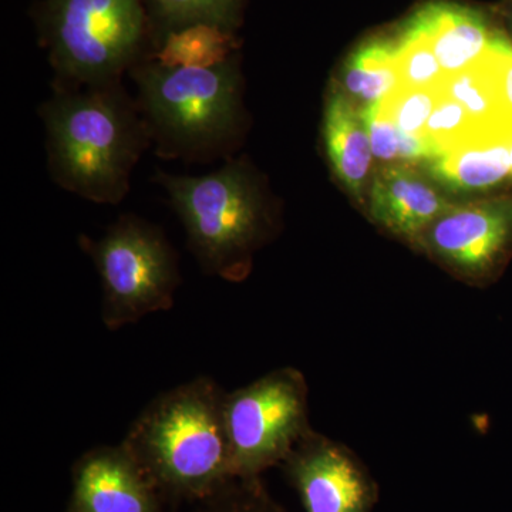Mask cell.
<instances>
[{"instance_id": "8", "label": "cell", "mask_w": 512, "mask_h": 512, "mask_svg": "<svg viewBox=\"0 0 512 512\" xmlns=\"http://www.w3.org/2000/svg\"><path fill=\"white\" fill-rule=\"evenodd\" d=\"M305 512H373L377 485L345 444L311 430L284 463Z\"/></svg>"}, {"instance_id": "2", "label": "cell", "mask_w": 512, "mask_h": 512, "mask_svg": "<svg viewBox=\"0 0 512 512\" xmlns=\"http://www.w3.org/2000/svg\"><path fill=\"white\" fill-rule=\"evenodd\" d=\"M53 180L96 204H119L150 144L146 121L120 83L56 90L42 107Z\"/></svg>"}, {"instance_id": "1", "label": "cell", "mask_w": 512, "mask_h": 512, "mask_svg": "<svg viewBox=\"0 0 512 512\" xmlns=\"http://www.w3.org/2000/svg\"><path fill=\"white\" fill-rule=\"evenodd\" d=\"M225 394L210 377L161 393L121 441L171 507L200 503L234 476Z\"/></svg>"}, {"instance_id": "14", "label": "cell", "mask_w": 512, "mask_h": 512, "mask_svg": "<svg viewBox=\"0 0 512 512\" xmlns=\"http://www.w3.org/2000/svg\"><path fill=\"white\" fill-rule=\"evenodd\" d=\"M510 134L468 138L429 161L430 173L454 191L490 190L511 174Z\"/></svg>"}, {"instance_id": "25", "label": "cell", "mask_w": 512, "mask_h": 512, "mask_svg": "<svg viewBox=\"0 0 512 512\" xmlns=\"http://www.w3.org/2000/svg\"><path fill=\"white\" fill-rule=\"evenodd\" d=\"M510 158H511V175H512V141L510 146Z\"/></svg>"}, {"instance_id": "18", "label": "cell", "mask_w": 512, "mask_h": 512, "mask_svg": "<svg viewBox=\"0 0 512 512\" xmlns=\"http://www.w3.org/2000/svg\"><path fill=\"white\" fill-rule=\"evenodd\" d=\"M235 46L234 33L217 26L192 25L165 36L154 59L168 67H212L231 59Z\"/></svg>"}, {"instance_id": "17", "label": "cell", "mask_w": 512, "mask_h": 512, "mask_svg": "<svg viewBox=\"0 0 512 512\" xmlns=\"http://www.w3.org/2000/svg\"><path fill=\"white\" fill-rule=\"evenodd\" d=\"M242 0H148L150 36L156 49L165 36L192 25H211L234 33Z\"/></svg>"}, {"instance_id": "16", "label": "cell", "mask_w": 512, "mask_h": 512, "mask_svg": "<svg viewBox=\"0 0 512 512\" xmlns=\"http://www.w3.org/2000/svg\"><path fill=\"white\" fill-rule=\"evenodd\" d=\"M342 79L346 92L363 107L380 103L400 86L396 43L376 39L357 47L343 67Z\"/></svg>"}, {"instance_id": "4", "label": "cell", "mask_w": 512, "mask_h": 512, "mask_svg": "<svg viewBox=\"0 0 512 512\" xmlns=\"http://www.w3.org/2000/svg\"><path fill=\"white\" fill-rule=\"evenodd\" d=\"M156 181L168 192L202 271L244 281L265 231L264 207L247 167L235 161L200 177L158 173Z\"/></svg>"}, {"instance_id": "19", "label": "cell", "mask_w": 512, "mask_h": 512, "mask_svg": "<svg viewBox=\"0 0 512 512\" xmlns=\"http://www.w3.org/2000/svg\"><path fill=\"white\" fill-rule=\"evenodd\" d=\"M373 157L383 163L416 164L433 160L436 148L423 137L403 133L383 113L380 103L362 107Z\"/></svg>"}, {"instance_id": "24", "label": "cell", "mask_w": 512, "mask_h": 512, "mask_svg": "<svg viewBox=\"0 0 512 512\" xmlns=\"http://www.w3.org/2000/svg\"><path fill=\"white\" fill-rule=\"evenodd\" d=\"M485 56L493 70L501 99L512 123V45L504 37L494 36Z\"/></svg>"}, {"instance_id": "7", "label": "cell", "mask_w": 512, "mask_h": 512, "mask_svg": "<svg viewBox=\"0 0 512 512\" xmlns=\"http://www.w3.org/2000/svg\"><path fill=\"white\" fill-rule=\"evenodd\" d=\"M308 399L305 376L289 366L225 394V427L235 477H261L269 468L282 466L312 430Z\"/></svg>"}, {"instance_id": "9", "label": "cell", "mask_w": 512, "mask_h": 512, "mask_svg": "<svg viewBox=\"0 0 512 512\" xmlns=\"http://www.w3.org/2000/svg\"><path fill=\"white\" fill-rule=\"evenodd\" d=\"M414 245L458 274L484 278L510 251L512 201L453 204Z\"/></svg>"}, {"instance_id": "11", "label": "cell", "mask_w": 512, "mask_h": 512, "mask_svg": "<svg viewBox=\"0 0 512 512\" xmlns=\"http://www.w3.org/2000/svg\"><path fill=\"white\" fill-rule=\"evenodd\" d=\"M451 205L453 202L404 164L380 168L370 187L372 220L413 245Z\"/></svg>"}, {"instance_id": "22", "label": "cell", "mask_w": 512, "mask_h": 512, "mask_svg": "<svg viewBox=\"0 0 512 512\" xmlns=\"http://www.w3.org/2000/svg\"><path fill=\"white\" fill-rule=\"evenodd\" d=\"M190 512H285L262 484L261 477L232 478L221 490L192 505Z\"/></svg>"}, {"instance_id": "10", "label": "cell", "mask_w": 512, "mask_h": 512, "mask_svg": "<svg viewBox=\"0 0 512 512\" xmlns=\"http://www.w3.org/2000/svg\"><path fill=\"white\" fill-rule=\"evenodd\" d=\"M66 512H178L123 444L86 451L74 463Z\"/></svg>"}, {"instance_id": "23", "label": "cell", "mask_w": 512, "mask_h": 512, "mask_svg": "<svg viewBox=\"0 0 512 512\" xmlns=\"http://www.w3.org/2000/svg\"><path fill=\"white\" fill-rule=\"evenodd\" d=\"M478 136H491V134H481L468 117L464 107L458 101L448 97L441 89L439 103L431 113L424 131V138L436 148L437 154H440L448 148L458 146L468 138Z\"/></svg>"}, {"instance_id": "21", "label": "cell", "mask_w": 512, "mask_h": 512, "mask_svg": "<svg viewBox=\"0 0 512 512\" xmlns=\"http://www.w3.org/2000/svg\"><path fill=\"white\" fill-rule=\"evenodd\" d=\"M440 97L441 86L427 89L399 86L380 101V107L387 119L403 133L424 138L427 123Z\"/></svg>"}, {"instance_id": "13", "label": "cell", "mask_w": 512, "mask_h": 512, "mask_svg": "<svg viewBox=\"0 0 512 512\" xmlns=\"http://www.w3.org/2000/svg\"><path fill=\"white\" fill-rule=\"evenodd\" d=\"M326 153L336 177L346 190L365 201V188L373 153L362 109L345 93L333 92L326 103L323 120Z\"/></svg>"}, {"instance_id": "6", "label": "cell", "mask_w": 512, "mask_h": 512, "mask_svg": "<svg viewBox=\"0 0 512 512\" xmlns=\"http://www.w3.org/2000/svg\"><path fill=\"white\" fill-rule=\"evenodd\" d=\"M79 242L100 275L101 319L107 329L124 328L174 305L178 259L161 229L124 215L103 237L83 235Z\"/></svg>"}, {"instance_id": "15", "label": "cell", "mask_w": 512, "mask_h": 512, "mask_svg": "<svg viewBox=\"0 0 512 512\" xmlns=\"http://www.w3.org/2000/svg\"><path fill=\"white\" fill-rule=\"evenodd\" d=\"M441 89L464 107L481 134H512V123L487 56L464 72L447 77Z\"/></svg>"}, {"instance_id": "20", "label": "cell", "mask_w": 512, "mask_h": 512, "mask_svg": "<svg viewBox=\"0 0 512 512\" xmlns=\"http://www.w3.org/2000/svg\"><path fill=\"white\" fill-rule=\"evenodd\" d=\"M396 66L400 86L439 87L447 79L426 37L413 25H407L396 40Z\"/></svg>"}, {"instance_id": "5", "label": "cell", "mask_w": 512, "mask_h": 512, "mask_svg": "<svg viewBox=\"0 0 512 512\" xmlns=\"http://www.w3.org/2000/svg\"><path fill=\"white\" fill-rule=\"evenodd\" d=\"M42 32L63 89L120 83L151 37L141 0H46Z\"/></svg>"}, {"instance_id": "12", "label": "cell", "mask_w": 512, "mask_h": 512, "mask_svg": "<svg viewBox=\"0 0 512 512\" xmlns=\"http://www.w3.org/2000/svg\"><path fill=\"white\" fill-rule=\"evenodd\" d=\"M410 25L426 37L447 77L483 59L494 39L474 10L444 3L427 6Z\"/></svg>"}, {"instance_id": "3", "label": "cell", "mask_w": 512, "mask_h": 512, "mask_svg": "<svg viewBox=\"0 0 512 512\" xmlns=\"http://www.w3.org/2000/svg\"><path fill=\"white\" fill-rule=\"evenodd\" d=\"M137 106L158 154L185 161L224 156L241 119L234 56L212 67H168L157 60L133 69Z\"/></svg>"}]
</instances>
